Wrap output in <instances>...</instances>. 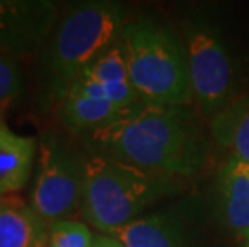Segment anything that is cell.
Returning <instances> with one entry per match:
<instances>
[{
	"instance_id": "7c38bea8",
	"label": "cell",
	"mask_w": 249,
	"mask_h": 247,
	"mask_svg": "<svg viewBox=\"0 0 249 247\" xmlns=\"http://www.w3.org/2000/svg\"><path fill=\"white\" fill-rule=\"evenodd\" d=\"M82 74L97 82L107 93L109 101L121 111L142 99L132 83L125 50L121 39L105 50Z\"/></svg>"
},
{
	"instance_id": "e0dca14e",
	"label": "cell",
	"mask_w": 249,
	"mask_h": 247,
	"mask_svg": "<svg viewBox=\"0 0 249 247\" xmlns=\"http://www.w3.org/2000/svg\"><path fill=\"white\" fill-rule=\"evenodd\" d=\"M92 247H125L118 238L109 234H95L93 238V246Z\"/></svg>"
},
{
	"instance_id": "ac0fdd59",
	"label": "cell",
	"mask_w": 249,
	"mask_h": 247,
	"mask_svg": "<svg viewBox=\"0 0 249 247\" xmlns=\"http://www.w3.org/2000/svg\"><path fill=\"white\" fill-rule=\"evenodd\" d=\"M240 244H241V247H249V234H246L245 238L240 239Z\"/></svg>"
},
{
	"instance_id": "7a4b0ae2",
	"label": "cell",
	"mask_w": 249,
	"mask_h": 247,
	"mask_svg": "<svg viewBox=\"0 0 249 247\" xmlns=\"http://www.w3.org/2000/svg\"><path fill=\"white\" fill-rule=\"evenodd\" d=\"M127 23V10L119 2L90 0L68 7L40 58L42 103L58 106L72 82L121 39Z\"/></svg>"
},
{
	"instance_id": "9a60e30c",
	"label": "cell",
	"mask_w": 249,
	"mask_h": 247,
	"mask_svg": "<svg viewBox=\"0 0 249 247\" xmlns=\"http://www.w3.org/2000/svg\"><path fill=\"white\" fill-rule=\"evenodd\" d=\"M95 234L79 220H60L50 225L49 247H92Z\"/></svg>"
},
{
	"instance_id": "5b68a950",
	"label": "cell",
	"mask_w": 249,
	"mask_h": 247,
	"mask_svg": "<svg viewBox=\"0 0 249 247\" xmlns=\"http://www.w3.org/2000/svg\"><path fill=\"white\" fill-rule=\"evenodd\" d=\"M183 47L193 99L201 117L211 122L241 95L236 58L219 28L206 19L195 18L185 23Z\"/></svg>"
},
{
	"instance_id": "4fadbf2b",
	"label": "cell",
	"mask_w": 249,
	"mask_h": 247,
	"mask_svg": "<svg viewBox=\"0 0 249 247\" xmlns=\"http://www.w3.org/2000/svg\"><path fill=\"white\" fill-rule=\"evenodd\" d=\"M50 225L21 199L0 198V247H49Z\"/></svg>"
},
{
	"instance_id": "8fae6325",
	"label": "cell",
	"mask_w": 249,
	"mask_h": 247,
	"mask_svg": "<svg viewBox=\"0 0 249 247\" xmlns=\"http://www.w3.org/2000/svg\"><path fill=\"white\" fill-rule=\"evenodd\" d=\"M34 136L13 132L0 115V198L21 191L29 181L37 157Z\"/></svg>"
},
{
	"instance_id": "3957f363",
	"label": "cell",
	"mask_w": 249,
	"mask_h": 247,
	"mask_svg": "<svg viewBox=\"0 0 249 247\" xmlns=\"http://www.w3.org/2000/svg\"><path fill=\"white\" fill-rule=\"evenodd\" d=\"M177 178L143 170L127 162L87 152L82 215L102 234H113L160 199L171 196Z\"/></svg>"
},
{
	"instance_id": "6da1fadb",
	"label": "cell",
	"mask_w": 249,
	"mask_h": 247,
	"mask_svg": "<svg viewBox=\"0 0 249 247\" xmlns=\"http://www.w3.org/2000/svg\"><path fill=\"white\" fill-rule=\"evenodd\" d=\"M84 141L89 152L177 180L199 173L209 159V141L190 106L146 99L84 135Z\"/></svg>"
},
{
	"instance_id": "277c9868",
	"label": "cell",
	"mask_w": 249,
	"mask_h": 247,
	"mask_svg": "<svg viewBox=\"0 0 249 247\" xmlns=\"http://www.w3.org/2000/svg\"><path fill=\"white\" fill-rule=\"evenodd\" d=\"M121 42L142 99L172 106H190L195 101L183 40L169 26L153 18L129 21Z\"/></svg>"
},
{
	"instance_id": "52a82bcc",
	"label": "cell",
	"mask_w": 249,
	"mask_h": 247,
	"mask_svg": "<svg viewBox=\"0 0 249 247\" xmlns=\"http://www.w3.org/2000/svg\"><path fill=\"white\" fill-rule=\"evenodd\" d=\"M56 21V3L49 0H0V53H36L49 42Z\"/></svg>"
},
{
	"instance_id": "30bf717a",
	"label": "cell",
	"mask_w": 249,
	"mask_h": 247,
	"mask_svg": "<svg viewBox=\"0 0 249 247\" xmlns=\"http://www.w3.org/2000/svg\"><path fill=\"white\" fill-rule=\"evenodd\" d=\"M217 209L238 239L249 234V165L225 159L217 173Z\"/></svg>"
},
{
	"instance_id": "8992f818",
	"label": "cell",
	"mask_w": 249,
	"mask_h": 247,
	"mask_svg": "<svg viewBox=\"0 0 249 247\" xmlns=\"http://www.w3.org/2000/svg\"><path fill=\"white\" fill-rule=\"evenodd\" d=\"M86 157L87 154L74 149L61 136L55 133L40 136L29 206L49 225L71 220L82 210Z\"/></svg>"
},
{
	"instance_id": "ba28073f",
	"label": "cell",
	"mask_w": 249,
	"mask_h": 247,
	"mask_svg": "<svg viewBox=\"0 0 249 247\" xmlns=\"http://www.w3.org/2000/svg\"><path fill=\"white\" fill-rule=\"evenodd\" d=\"M119 114L121 109L109 101L103 88L86 74L72 82L58 104V115L65 129L82 136L113 122Z\"/></svg>"
},
{
	"instance_id": "2e32d148",
	"label": "cell",
	"mask_w": 249,
	"mask_h": 247,
	"mask_svg": "<svg viewBox=\"0 0 249 247\" xmlns=\"http://www.w3.org/2000/svg\"><path fill=\"white\" fill-rule=\"evenodd\" d=\"M23 87V74L17 58L0 53V109L8 106Z\"/></svg>"
},
{
	"instance_id": "5bb4252c",
	"label": "cell",
	"mask_w": 249,
	"mask_h": 247,
	"mask_svg": "<svg viewBox=\"0 0 249 247\" xmlns=\"http://www.w3.org/2000/svg\"><path fill=\"white\" fill-rule=\"evenodd\" d=\"M214 145L227 159L249 165V93H241L209 122Z\"/></svg>"
},
{
	"instance_id": "9c48e42d",
	"label": "cell",
	"mask_w": 249,
	"mask_h": 247,
	"mask_svg": "<svg viewBox=\"0 0 249 247\" xmlns=\"http://www.w3.org/2000/svg\"><path fill=\"white\" fill-rule=\"evenodd\" d=\"M125 247H198L193 228L178 212H158L134 220L113 234Z\"/></svg>"
}]
</instances>
